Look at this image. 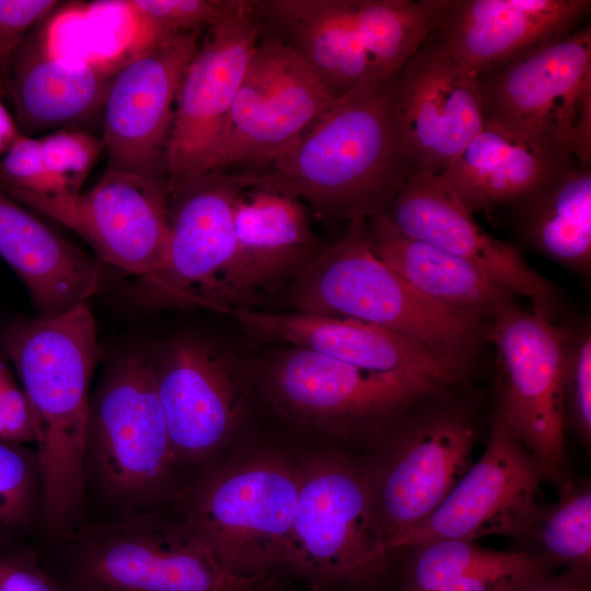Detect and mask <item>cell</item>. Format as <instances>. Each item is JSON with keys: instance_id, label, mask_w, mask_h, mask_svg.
Returning a JSON list of instances; mask_svg holds the SVG:
<instances>
[{"instance_id": "obj_1", "label": "cell", "mask_w": 591, "mask_h": 591, "mask_svg": "<svg viewBox=\"0 0 591 591\" xmlns=\"http://www.w3.org/2000/svg\"><path fill=\"white\" fill-rule=\"evenodd\" d=\"M235 174L244 188L303 198L327 219L384 212L414 175L396 126L395 76L358 84L283 150Z\"/></svg>"}, {"instance_id": "obj_2", "label": "cell", "mask_w": 591, "mask_h": 591, "mask_svg": "<svg viewBox=\"0 0 591 591\" xmlns=\"http://www.w3.org/2000/svg\"><path fill=\"white\" fill-rule=\"evenodd\" d=\"M0 350L15 369L35 420L39 521L71 533L83 507L90 383L100 349L82 303L53 318H20L0 329Z\"/></svg>"}, {"instance_id": "obj_3", "label": "cell", "mask_w": 591, "mask_h": 591, "mask_svg": "<svg viewBox=\"0 0 591 591\" xmlns=\"http://www.w3.org/2000/svg\"><path fill=\"white\" fill-rule=\"evenodd\" d=\"M448 0L253 1L263 28L314 72L333 99L395 76L437 31Z\"/></svg>"}, {"instance_id": "obj_4", "label": "cell", "mask_w": 591, "mask_h": 591, "mask_svg": "<svg viewBox=\"0 0 591 591\" xmlns=\"http://www.w3.org/2000/svg\"><path fill=\"white\" fill-rule=\"evenodd\" d=\"M297 312L346 316L399 334L468 369L487 326L420 294L373 253L368 219L349 221L346 235L292 280Z\"/></svg>"}, {"instance_id": "obj_5", "label": "cell", "mask_w": 591, "mask_h": 591, "mask_svg": "<svg viewBox=\"0 0 591 591\" xmlns=\"http://www.w3.org/2000/svg\"><path fill=\"white\" fill-rule=\"evenodd\" d=\"M300 480V464L277 451H256L205 471L177 499L228 575L269 584L279 578Z\"/></svg>"}, {"instance_id": "obj_6", "label": "cell", "mask_w": 591, "mask_h": 591, "mask_svg": "<svg viewBox=\"0 0 591 591\" xmlns=\"http://www.w3.org/2000/svg\"><path fill=\"white\" fill-rule=\"evenodd\" d=\"M61 569L65 591H257L216 561L185 517L129 512L71 532Z\"/></svg>"}, {"instance_id": "obj_7", "label": "cell", "mask_w": 591, "mask_h": 591, "mask_svg": "<svg viewBox=\"0 0 591 591\" xmlns=\"http://www.w3.org/2000/svg\"><path fill=\"white\" fill-rule=\"evenodd\" d=\"M301 465L298 503L279 578L316 591L366 589L389 572L364 466L339 454Z\"/></svg>"}, {"instance_id": "obj_8", "label": "cell", "mask_w": 591, "mask_h": 591, "mask_svg": "<svg viewBox=\"0 0 591 591\" xmlns=\"http://www.w3.org/2000/svg\"><path fill=\"white\" fill-rule=\"evenodd\" d=\"M176 470L151 358L130 354L91 395L86 482L92 477L109 500L135 512L155 509L170 494Z\"/></svg>"}, {"instance_id": "obj_9", "label": "cell", "mask_w": 591, "mask_h": 591, "mask_svg": "<svg viewBox=\"0 0 591 591\" xmlns=\"http://www.w3.org/2000/svg\"><path fill=\"white\" fill-rule=\"evenodd\" d=\"M415 410L404 415L375 463L364 466L390 554L397 540L445 500L472 465L476 430L464 407L425 402Z\"/></svg>"}, {"instance_id": "obj_10", "label": "cell", "mask_w": 591, "mask_h": 591, "mask_svg": "<svg viewBox=\"0 0 591 591\" xmlns=\"http://www.w3.org/2000/svg\"><path fill=\"white\" fill-rule=\"evenodd\" d=\"M259 378L281 410L341 428L392 422L448 386L430 376L368 370L294 346L273 356Z\"/></svg>"}, {"instance_id": "obj_11", "label": "cell", "mask_w": 591, "mask_h": 591, "mask_svg": "<svg viewBox=\"0 0 591 591\" xmlns=\"http://www.w3.org/2000/svg\"><path fill=\"white\" fill-rule=\"evenodd\" d=\"M500 362L499 413L512 434L563 487L566 421L563 401L564 329L507 305L487 326Z\"/></svg>"}, {"instance_id": "obj_12", "label": "cell", "mask_w": 591, "mask_h": 591, "mask_svg": "<svg viewBox=\"0 0 591 591\" xmlns=\"http://www.w3.org/2000/svg\"><path fill=\"white\" fill-rule=\"evenodd\" d=\"M485 121L573 160L572 130L591 99V27L547 42L477 78Z\"/></svg>"}, {"instance_id": "obj_13", "label": "cell", "mask_w": 591, "mask_h": 591, "mask_svg": "<svg viewBox=\"0 0 591 591\" xmlns=\"http://www.w3.org/2000/svg\"><path fill=\"white\" fill-rule=\"evenodd\" d=\"M243 188L235 173L215 170L170 194L166 260L138 278L140 303L150 309L216 310L235 254L233 205Z\"/></svg>"}, {"instance_id": "obj_14", "label": "cell", "mask_w": 591, "mask_h": 591, "mask_svg": "<svg viewBox=\"0 0 591 591\" xmlns=\"http://www.w3.org/2000/svg\"><path fill=\"white\" fill-rule=\"evenodd\" d=\"M334 100L309 66L280 38L263 28L209 171L251 169L269 160Z\"/></svg>"}, {"instance_id": "obj_15", "label": "cell", "mask_w": 591, "mask_h": 591, "mask_svg": "<svg viewBox=\"0 0 591 591\" xmlns=\"http://www.w3.org/2000/svg\"><path fill=\"white\" fill-rule=\"evenodd\" d=\"M11 198L71 229L100 260L138 278L166 260L170 193L165 182L107 169L92 189L76 197Z\"/></svg>"}, {"instance_id": "obj_16", "label": "cell", "mask_w": 591, "mask_h": 591, "mask_svg": "<svg viewBox=\"0 0 591 591\" xmlns=\"http://www.w3.org/2000/svg\"><path fill=\"white\" fill-rule=\"evenodd\" d=\"M199 38L200 32L164 37L115 73L102 111L107 169L166 183L175 101Z\"/></svg>"}, {"instance_id": "obj_17", "label": "cell", "mask_w": 591, "mask_h": 591, "mask_svg": "<svg viewBox=\"0 0 591 591\" xmlns=\"http://www.w3.org/2000/svg\"><path fill=\"white\" fill-rule=\"evenodd\" d=\"M544 478L537 461L494 410L482 457L426 520L394 543L392 553L431 541L474 542L489 535L519 542L538 509L535 495Z\"/></svg>"}, {"instance_id": "obj_18", "label": "cell", "mask_w": 591, "mask_h": 591, "mask_svg": "<svg viewBox=\"0 0 591 591\" xmlns=\"http://www.w3.org/2000/svg\"><path fill=\"white\" fill-rule=\"evenodd\" d=\"M263 33L253 1L209 33L188 63L174 106L166 153V183L173 193L207 173L237 91Z\"/></svg>"}, {"instance_id": "obj_19", "label": "cell", "mask_w": 591, "mask_h": 591, "mask_svg": "<svg viewBox=\"0 0 591 591\" xmlns=\"http://www.w3.org/2000/svg\"><path fill=\"white\" fill-rule=\"evenodd\" d=\"M395 119L414 175L439 176L485 124L475 77L434 32L395 74Z\"/></svg>"}, {"instance_id": "obj_20", "label": "cell", "mask_w": 591, "mask_h": 591, "mask_svg": "<svg viewBox=\"0 0 591 591\" xmlns=\"http://www.w3.org/2000/svg\"><path fill=\"white\" fill-rule=\"evenodd\" d=\"M383 213L403 233L466 260L490 280L526 297L536 316L552 322L559 312L560 298L551 281L515 245L487 233L438 176H410Z\"/></svg>"}, {"instance_id": "obj_21", "label": "cell", "mask_w": 591, "mask_h": 591, "mask_svg": "<svg viewBox=\"0 0 591 591\" xmlns=\"http://www.w3.org/2000/svg\"><path fill=\"white\" fill-rule=\"evenodd\" d=\"M150 358L177 468L204 463L241 417L242 393L232 367L196 338H179Z\"/></svg>"}, {"instance_id": "obj_22", "label": "cell", "mask_w": 591, "mask_h": 591, "mask_svg": "<svg viewBox=\"0 0 591 591\" xmlns=\"http://www.w3.org/2000/svg\"><path fill=\"white\" fill-rule=\"evenodd\" d=\"M590 0H448L436 33L476 79L581 27Z\"/></svg>"}, {"instance_id": "obj_23", "label": "cell", "mask_w": 591, "mask_h": 591, "mask_svg": "<svg viewBox=\"0 0 591 591\" xmlns=\"http://www.w3.org/2000/svg\"><path fill=\"white\" fill-rule=\"evenodd\" d=\"M236 248L213 312L247 308L263 291L292 280L322 252L303 205L260 188H243L233 205Z\"/></svg>"}, {"instance_id": "obj_24", "label": "cell", "mask_w": 591, "mask_h": 591, "mask_svg": "<svg viewBox=\"0 0 591 591\" xmlns=\"http://www.w3.org/2000/svg\"><path fill=\"white\" fill-rule=\"evenodd\" d=\"M220 313L232 316L259 340L285 341L368 370L421 374L445 385L459 382L467 371L399 334L351 317L251 308H228Z\"/></svg>"}, {"instance_id": "obj_25", "label": "cell", "mask_w": 591, "mask_h": 591, "mask_svg": "<svg viewBox=\"0 0 591 591\" xmlns=\"http://www.w3.org/2000/svg\"><path fill=\"white\" fill-rule=\"evenodd\" d=\"M0 257L39 318L59 316L108 286L106 264L67 241L0 187Z\"/></svg>"}, {"instance_id": "obj_26", "label": "cell", "mask_w": 591, "mask_h": 591, "mask_svg": "<svg viewBox=\"0 0 591 591\" xmlns=\"http://www.w3.org/2000/svg\"><path fill=\"white\" fill-rule=\"evenodd\" d=\"M117 71L63 59L45 47L39 33L27 36L13 59L8 84L18 126L34 132L88 121L103 111Z\"/></svg>"}, {"instance_id": "obj_27", "label": "cell", "mask_w": 591, "mask_h": 591, "mask_svg": "<svg viewBox=\"0 0 591 591\" xmlns=\"http://www.w3.org/2000/svg\"><path fill=\"white\" fill-rule=\"evenodd\" d=\"M573 163L517 132L485 121L438 177L474 213L520 200Z\"/></svg>"}, {"instance_id": "obj_28", "label": "cell", "mask_w": 591, "mask_h": 591, "mask_svg": "<svg viewBox=\"0 0 591 591\" xmlns=\"http://www.w3.org/2000/svg\"><path fill=\"white\" fill-rule=\"evenodd\" d=\"M373 253L427 299L486 326L517 294L466 260L395 228L383 212L368 219Z\"/></svg>"}, {"instance_id": "obj_29", "label": "cell", "mask_w": 591, "mask_h": 591, "mask_svg": "<svg viewBox=\"0 0 591 591\" xmlns=\"http://www.w3.org/2000/svg\"><path fill=\"white\" fill-rule=\"evenodd\" d=\"M517 237L580 275L591 268V167L573 163L507 206Z\"/></svg>"}, {"instance_id": "obj_30", "label": "cell", "mask_w": 591, "mask_h": 591, "mask_svg": "<svg viewBox=\"0 0 591 591\" xmlns=\"http://www.w3.org/2000/svg\"><path fill=\"white\" fill-rule=\"evenodd\" d=\"M522 549L552 570L557 567L590 576L591 573V489L590 485L565 484L560 499L538 507L519 541Z\"/></svg>"}, {"instance_id": "obj_31", "label": "cell", "mask_w": 591, "mask_h": 591, "mask_svg": "<svg viewBox=\"0 0 591 591\" xmlns=\"http://www.w3.org/2000/svg\"><path fill=\"white\" fill-rule=\"evenodd\" d=\"M397 591H430L468 572L509 561L517 553L484 548L472 541L439 540L403 548Z\"/></svg>"}, {"instance_id": "obj_32", "label": "cell", "mask_w": 591, "mask_h": 591, "mask_svg": "<svg viewBox=\"0 0 591 591\" xmlns=\"http://www.w3.org/2000/svg\"><path fill=\"white\" fill-rule=\"evenodd\" d=\"M40 477L35 450L0 440V541H24L39 520Z\"/></svg>"}, {"instance_id": "obj_33", "label": "cell", "mask_w": 591, "mask_h": 591, "mask_svg": "<svg viewBox=\"0 0 591 591\" xmlns=\"http://www.w3.org/2000/svg\"><path fill=\"white\" fill-rule=\"evenodd\" d=\"M563 401L566 429L589 441L591 437V328L587 320L563 327Z\"/></svg>"}, {"instance_id": "obj_34", "label": "cell", "mask_w": 591, "mask_h": 591, "mask_svg": "<svg viewBox=\"0 0 591 591\" xmlns=\"http://www.w3.org/2000/svg\"><path fill=\"white\" fill-rule=\"evenodd\" d=\"M38 140L61 198L78 196L104 151L102 138L80 128L67 127L46 134Z\"/></svg>"}, {"instance_id": "obj_35", "label": "cell", "mask_w": 591, "mask_h": 591, "mask_svg": "<svg viewBox=\"0 0 591 591\" xmlns=\"http://www.w3.org/2000/svg\"><path fill=\"white\" fill-rule=\"evenodd\" d=\"M244 0H127L146 25L162 36L208 30L232 18Z\"/></svg>"}, {"instance_id": "obj_36", "label": "cell", "mask_w": 591, "mask_h": 591, "mask_svg": "<svg viewBox=\"0 0 591 591\" xmlns=\"http://www.w3.org/2000/svg\"><path fill=\"white\" fill-rule=\"evenodd\" d=\"M0 187L9 195L61 198L38 138L20 134L0 159Z\"/></svg>"}, {"instance_id": "obj_37", "label": "cell", "mask_w": 591, "mask_h": 591, "mask_svg": "<svg viewBox=\"0 0 591 591\" xmlns=\"http://www.w3.org/2000/svg\"><path fill=\"white\" fill-rule=\"evenodd\" d=\"M56 0H0V72L9 82L13 59L35 26L56 10Z\"/></svg>"}, {"instance_id": "obj_38", "label": "cell", "mask_w": 591, "mask_h": 591, "mask_svg": "<svg viewBox=\"0 0 591 591\" xmlns=\"http://www.w3.org/2000/svg\"><path fill=\"white\" fill-rule=\"evenodd\" d=\"M0 591H65L24 541H0Z\"/></svg>"}, {"instance_id": "obj_39", "label": "cell", "mask_w": 591, "mask_h": 591, "mask_svg": "<svg viewBox=\"0 0 591 591\" xmlns=\"http://www.w3.org/2000/svg\"><path fill=\"white\" fill-rule=\"evenodd\" d=\"M554 571L525 551H517L507 563L475 570L430 591H510L526 579Z\"/></svg>"}, {"instance_id": "obj_40", "label": "cell", "mask_w": 591, "mask_h": 591, "mask_svg": "<svg viewBox=\"0 0 591 591\" xmlns=\"http://www.w3.org/2000/svg\"><path fill=\"white\" fill-rule=\"evenodd\" d=\"M35 420L30 401L14 379L0 386V440L25 445L35 443Z\"/></svg>"}, {"instance_id": "obj_41", "label": "cell", "mask_w": 591, "mask_h": 591, "mask_svg": "<svg viewBox=\"0 0 591 591\" xmlns=\"http://www.w3.org/2000/svg\"><path fill=\"white\" fill-rule=\"evenodd\" d=\"M510 591H591V579L568 569L559 573L546 571L526 579Z\"/></svg>"}, {"instance_id": "obj_42", "label": "cell", "mask_w": 591, "mask_h": 591, "mask_svg": "<svg viewBox=\"0 0 591 591\" xmlns=\"http://www.w3.org/2000/svg\"><path fill=\"white\" fill-rule=\"evenodd\" d=\"M8 80L0 72V155L11 147L21 134L15 118L7 108L3 97L8 93Z\"/></svg>"}, {"instance_id": "obj_43", "label": "cell", "mask_w": 591, "mask_h": 591, "mask_svg": "<svg viewBox=\"0 0 591 591\" xmlns=\"http://www.w3.org/2000/svg\"><path fill=\"white\" fill-rule=\"evenodd\" d=\"M11 379H13V376L10 369V361L0 350V386Z\"/></svg>"}, {"instance_id": "obj_44", "label": "cell", "mask_w": 591, "mask_h": 591, "mask_svg": "<svg viewBox=\"0 0 591 591\" xmlns=\"http://www.w3.org/2000/svg\"><path fill=\"white\" fill-rule=\"evenodd\" d=\"M257 591H278V588L276 587V583H273V584L264 586Z\"/></svg>"}]
</instances>
